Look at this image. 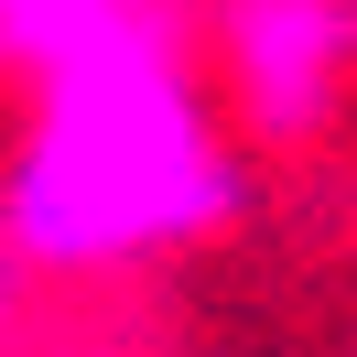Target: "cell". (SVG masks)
<instances>
[{"label":"cell","mask_w":357,"mask_h":357,"mask_svg":"<svg viewBox=\"0 0 357 357\" xmlns=\"http://www.w3.org/2000/svg\"><path fill=\"white\" fill-rule=\"evenodd\" d=\"M249 206L227 98L195 44L141 33L33 76L22 141L0 162V238L33 282H119Z\"/></svg>","instance_id":"cell-1"},{"label":"cell","mask_w":357,"mask_h":357,"mask_svg":"<svg viewBox=\"0 0 357 357\" xmlns=\"http://www.w3.org/2000/svg\"><path fill=\"white\" fill-rule=\"evenodd\" d=\"M11 271H22V260H11V238H0V303H11Z\"/></svg>","instance_id":"cell-4"},{"label":"cell","mask_w":357,"mask_h":357,"mask_svg":"<svg viewBox=\"0 0 357 357\" xmlns=\"http://www.w3.org/2000/svg\"><path fill=\"white\" fill-rule=\"evenodd\" d=\"M195 54L249 141H314L357 87V0H206Z\"/></svg>","instance_id":"cell-2"},{"label":"cell","mask_w":357,"mask_h":357,"mask_svg":"<svg viewBox=\"0 0 357 357\" xmlns=\"http://www.w3.org/2000/svg\"><path fill=\"white\" fill-rule=\"evenodd\" d=\"M195 11L206 0H0V66H66V54H98V44H141V33H174L195 44Z\"/></svg>","instance_id":"cell-3"}]
</instances>
